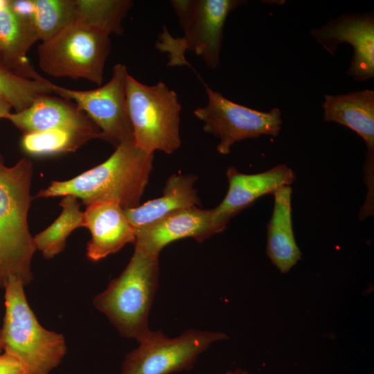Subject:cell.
I'll list each match as a JSON object with an SVG mask.
<instances>
[{"mask_svg":"<svg viewBox=\"0 0 374 374\" xmlns=\"http://www.w3.org/2000/svg\"><path fill=\"white\" fill-rule=\"evenodd\" d=\"M39 40L33 23L15 15L6 5L0 10V62L16 74L44 79L30 64L27 53Z\"/></svg>","mask_w":374,"mask_h":374,"instance_id":"18","label":"cell"},{"mask_svg":"<svg viewBox=\"0 0 374 374\" xmlns=\"http://www.w3.org/2000/svg\"><path fill=\"white\" fill-rule=\"evenodd\" d=\"M8 6L15 15L34 24L36 12L34 0H8Z\"/></svg>","mask_w":374,"mask_h":374,"instance_id":"25","label":"cell"},{"mask_svg":"<svg viewBox=\"0 0 374 374\" xmlns=\"http://www.w3.org/2000/svg\"><path fill=\"white\" fill-rule=\"evenodd\" d=\"M224 374H249V373L244 370L237 369L233 371H228L225 373Z\"/></svg>","mask_w":374,"mask_h":374,"instance_id":"28","label":"cell"},{"mask_svg":"<svg viewBox=\"0 0 374 374\" xmlns=\"http://www.w3.org/2000/svg\"><path fill=\"white\" fill-rule=\"evenodd\" d=\"M322 107L324 121L349 127L366 144L364 182L367 193L360 213L371 216L374 213V91L364 89L344 94H326Z\"/></svg>","mask_w":374,"mask_h":374,"instance_id":"11","label":"cell"},{"mask_svg":"<svg viewBox=\"0 0 374 374\" xmlns=\"http://www.w3.org/2000/svg\"><path fill=\"white\" fill-rule=\"evenodd\" d=\"M35 28L39 40L46 42L77 20L76 0H34Z\"/></svg>","mask_w":374,"mask_h":374,"instance_id":"24","label":"cell"},{"mask_svg":"<svg viewBox=\"0 0 374 374\" xmlns=\"http://www.w3.org/2000/svg\"><path fill=\"white\" fill-rule=\"evenodd\" d=\"M126 66L121 63L113 67L112 78L105 84L91 90H73L51 82L53 93L73 101L95 123L100 139L115 148L134 139L126 100Z\"/></svg>","mask_w":374,"mask_h":374,"instance_id":"10","label":"cell"},{"mask_svg":"<svg viewBox=\"0 0 374 374\" xmlns=\"http://www.w3.org/2000/svg\"><path fill=\"white\" fill-rule=\"evenodd\" d=\"M0 374H28L26 368L15 357L3 353L0 355Z\"/></svg>","mask_w":374,"mask_h":374,"instance_id":"26","label":"cell"},{"mask_svg":"<svg viewBox=\"0 0 374 374\" xmlns=\"http://www.w3.org/2000/svg\"><path fill=\"white\" fill-rule=\"evenodd\" d=\"M215 233L211 209L193 206L136 229L134 244L148 253L159 256L165 246L175 240L191 238L201 242Z\"/></svg>","mask_w":374,"mask_h":374,"instance_id":"14","label":"cell"},{"mask_svg":"<svg viewBox=\"0 0 374 374\" xmlns=\"http://www.w3.org/2000/svg\"><path fill=\"white\" fill-rule=\"evenodd\" d=\"M126 100L134 139L140 148L168 154L179 148L181 106L175 91L163 82L147 85L128 74Z\"/></svg>","mask_w":374,"mask_h":374,"instance_id":"6","label":"cell"},{"mask_svg":"<svg viewBox=\"0 0 374 374\" xmlns=\"http://www.w3.org/2000/svg\"><path fill=\"white\" fill-rule=\"evenodd\" d=\"M7 1L8 0H0V10L6 5Z\"/></svg>","mask_w":374,"mask_h":374,"instance_id":"29","label":"cell"},{"mask_svg":"<svg viewBox=\"0 0 374 374\" xmlns=\"http://www.w3.org/2000/svg\"><path fill=\"white\" fill-rule=\"evenodd\" d=\"M51 82L20 76L0 62V98L10 104L15 112L30 107L39 97L53 93Z\"/></svg>","mask_w":374,"mask_h":374,"instance_id":"23","label":"cell"},{"mask_svg":"<svg viewBox=\"0 0 374 374\" xmlns=\"http://www.w3.org/2000/svg\"><path fill=\"white\" fill-rule=\"evenodd\" d=\"M310 33L331 55L341 43L352 46L354 52L347 74L353 79L364 81L374 76L373 13L343 14Z\"/></svg>","mask_w":374,"mask_h":374,"instance_id":"12","label":"cell"},{"mask_svg":"<svg viewBox=\"0 0 374 374\" xmlns=\"http://www.w3.org/2000/svg\"><path fill=\"white\" fill-rule=\"evenodd\" d=\"M12 107L5 100L0 98V119L4 118L11 112Z\"/></svg>","mask_w":374,"mask_h":374,"instance_id":"27","label":"cell"},{"mask_svg":"<svg viewBox=\"0 0 374 374\" xmlns=\"http://www.w3.org/2000/svg\"><path fill=\"white\" fill-rule=\"evenodd\" d=\"M203 84L207 104L196 108L193 113L203 122L204 131L219 139L217 150L220 154H229L238 141L279 134L282 125L279 109L275 107L269 112L258 111L229 100L204 82Z\"/></svg>","mask_w":374,"mask_h":374,"instance_id":"8","label":"cell"},{"mask_svg":"<svg viewBox=\"0 0 374 374\" xmlns=\"http://www.w3.org/2000/svg\"><path fill=\"white\" fill-rule=\"evenodd\" d=\"M62 212L46 229L37 234L34 242L44 258L51 259L62 252L71 232L83 226V212L78 199L71 195L64 196L60 204Z\"/></svg>","mask_w":374,"mask_h":374,"instance_id":"20","label":"cell"},{"mask_svg":"<svg viewBox=\"0 0 374 374\" xmlns=\"http://www.w3.org/2000/svg\"><path fill=\"white\" fill-rule=\"evenodd\" d=\"M1 351H2V348H1V344H0V355L1 354Z\"/></svg>","mask_w":374,"mask_h":374,"instance_id":"30","label":"cell"},{"mask_svg":"<svg viewBox=\"0 0 374 374\" xmlns=\"http://www.w3.org/2000/svg\"><path fill=\"white\" fill-rule=\"evenodd\" d=\"M292 193L290 186L274 193V209L267 226V255L281 273L289 272L301 258L292 227Z\"/></svg>","mask_w":374,"mask_h":374,"instance_id":"17","label":"cell"},{"mask_svg":"<svg viewBox=\"0 0 374 374\" xmlns=\"http://www.w3.org/2000/svg\"><path fill=\"white\" fill-rule=\"evenodd\" d=\"M159 256L135 247L125 269L93 301L121 335L139 344L152 333L148 317L159 286Z\"/></svg>","mask_w":374,"mask_h":374,"instance_id":"3","label":"cell"},{"mask_svg":"<svg viewBox=\"0 0 374 374\" xmlns=\"http://www.w3.org/2000/svg\"><path fill=\"white\" fill-rule=\"evenodd\" d=\"M77 20L109 35L121 34L122 22L132 6L129 0H76Z\"/></svg>","mask_w":374,"mask_h":374,"instance_id":"22","label":"cell"},{"mask_svg":"<svg viewBox=\"0 0 374 374\" xmlns=\"http://www.w3.org/2000/svg\"><path fill=\"white\" fill-rule=\"evenodd\" d=\"M229 189L223 200L212 208L217 233L223 231L229 222L260 197L274 194L280 188L290 186L294 172L287 165L280 164L256 174H244L234 167L227 169Z\"/></svg>","mask_w":374,"mask_h":374,"instance_id":"13","label":"cell"},{"mask_svg":"<svg viewBox=\"0 0 374 374\" xmlns=\"http://www.w3.org/2000/svg\"><path fill=\"white\" fill-rule=\"evenodd\" d=\"M5 119L24 134L66 129L100 136L98 127L75 103L50 94L39 97L26 109L10 112Z\"/></svg>","mask_w":374,"mask_h":374,"instance_id":"15","label":"cell"},{"mask_svg":"<svg viewBox=\"0 0 374 374\" xmlns=\"http://www.w3.org/2000/svg\"><path fill=\"white\" fill-rule=\"evenodd\" d=\"M24 283L8 278L5 290V314L0 330L4 353L17 358L28 374H49L62 361L66 346L62 334L42 327L27 301Z\"/></svg>","mask_w":374,"mask_h":374,"instance_id":"4","label":"cell"},{"mask_svg":"<svg viewBox=\"0 0 374 374\" xmlns=\"http://www.w3.org/2000/svg\"><path fill=\"white\" fill-rule=\"evenodd\" d=\"M154 154L140 148L134 139L125 141L103 163L68 180L53 181L37 197L71 195L87 206L111 201L124 209L140 205L152 169Z\"/></svg>","mask_w":374,"mask_h":374,"instance_id":"1","label":"cell"},{"mask_svg":"<svg viewBox=\"0 0 374 374\" xmlns=\"http://www.w3.org/2000/svg\"><path fill=\"white\" fill-rule=\"evenodd\" d=\"M240 0H172L184 35L173 37L163 26L156 48L168 55L170 66L191 65L185 53L201 56L206 65L215 69L220 63L223 28L229 14L244 3Z\"/></svg>","mask_w":374,"mask_h":374,"instance_id":"5","label":"cell"},{"mask_svg":"<svg viewBox=\"0 0 374 374\" xmlns=\"http://www.w3.org/2000/svg\"><path fill=\"white\" fill-rule=\"evenodd\" d=\"M83 226L91 233L87 256L91 261H98L125 244L135 242V229L124 208L115 202H100L87 206L83 212Z\"/></svg>","mask_w":374,"mask_h":374,"instance_id":"16","label":"cell"},{"mask_svg":"<svg viewBox=\"0 0 374 374\" xmlns=\"http://www.w3.org/2000/svg\"><path fill=\"white\" fill-rule=\"evenodd\" d=\"M195 175L174 174L166 180L163 195L136 207L124 209L134 229L154 222L171 213L201 206L194 184Z\"/></svg>","mask_w":374,"mask_h":374,"instance_id":"19","label":"cell"},{"mask_svg":"<svg viewBox=\"0 0 374 374\" xmlns=\"http://www.w3.org/2000/svg\"><path fill=\"white\" fill-rule=\"evenodd\" d=\"M33 163L23 158L12 166L0 154V287L10 278L24 285L33 278L31 261L37 250L28 224Z\"/></svg>","mask_w":374,"mask_h":374,"instance_id":"2","label":"cell"},{"mask_svg":"<svg viewBox=\"0 0 374 374\" xmlns=\"http://www.w3.org/2000/svg\"><path fill=\"white\" fill-rule=\"evenodd\" d=\"M110 35L76 20L39 46V66L50 76L83 78L100 85L111 50Z\"/></svg>","mask_w":374,"mask_h":374,"instance_id":"7","label":"cell"},{"mask_svg":"<svg viewBox=\"0 0 374 374\" xmlns=\"http://www.w3.org/2000/svg\"><path fill=\"white\" fill-rule=\"evenodd\" d=\"M93 139L98 137L87 132L55 129L24 134L21 146L24 151L29 154L48 155L75 152Z\"/></svg>","mask_w":374,"mask_h":374,"instance_id":"21","label":"cell"},{"mask_svg":"<svg viewBox=\"0 0 374 374\" xmlns=\"http://www.w3.org/2000/svg\"><path fill=\"white\" fill-rule=\"evenodd\" d=\"M228 339L222 332L190 329L169 338L152 331L138 348L127 354L121 374H172L190 370L198 357L215 341Z\"/></svg>","mask_w":374,"mask_h":374,"instance_id":"9","label":"cell"}]
</instances>
